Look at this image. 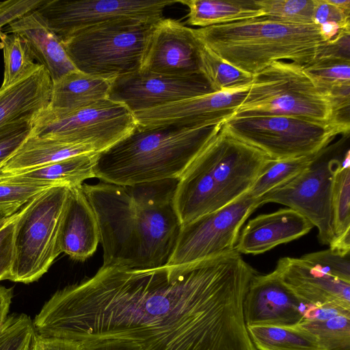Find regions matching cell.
I'll return each mask as SVG.
<instances>
[{
    "label": "cell",
    "instance_id": "cell-1",
    "mask_svg": "<svg viewBox=\"0 0 350 350\" xmlns=\"http://www.w3.org/2000/svg\"><path fill=\"white\" fill-rule=\"evenodd\" d=\"M256 273L237 250L182 267L102 266L53 294L33 325L78 345L118 338L142 350H258L243 314Z\"/></svg>",
    "mask_w": 350,
    "mask_h": 350
},
{
    "label": "cell",
    "instance_id": "cell-2",
    "mask_svg": "<svg viewBox=\"0 0 350 350\" xmlns=\"http://www.w3.org/2000/svg\"><path fill=\"white\" fill-rule=\"evenodd\" d=\"M178 182L81 185L97 219L103 266L148 269L167 264L182 226L173 203Z\"/></svg>",
    "mask_w": 350,
    "mask_h": 350
},
{
    "label": "cell",
    "instance_id": "cell-3",
    "mask_svg": "<svg viewBox=\"0 0 350 350\" xmlns=\"http://www.w3.org/2000/svg\"><path fill=\"white\" fill-rule=\"evenodd\" d=\"M271 160L232 135L223 123L178 179L173 203L181 224L247 193Z\"/></svg>",
    "mask_w": 350,
    "mask_h": 350
},
{
    "label": "cell",
    "instance_id": "cell-4",
    "mask_svg": "<svg viewBox=\"0 0 350 350\" xmlns=\"http://www.w3.org/2000/svg\"><path fill=\"white\" fill-rule=\"evenodd\" d=\"M222 124L155 127L137 124L126 137L97 154L94 178L124 186L179 179Z\"/></svg>",
    "mask_w": 350,
    "mask_h": 350
},
{
    "label": "cell",
    "instance_id": "cell-5",
    "mask_svg": "<svg viewBox=\"0 0 350 350\" xmlns=\"http://www.w3.org/2000/svg\"><path fill=\"white\" fill-rule=\"evenodd\" d=\"M196 38L226 62L256 75L276 61L305 66L326 44L315 24H293L266 16L193 29Z\"/></svg>",
    "mask_w": 350,
    "mask_h": 350
},
{
    "label": "cell",
    "instance_id": "cell-6",
    "mask_svg": "<svg viewBox=\"0 0 350 350\" xmlns=\"http://www.w3.org/2000/svg\"><path fill=\"white\" fill-rule=\"evenodd\" d=\"M155 24L110 21L81 29L61 40L77 70L113 81L141 69Z\"/></svg>",
    "mask_w": 350,
    "mask_h": 350
},
{
    "label": "cell",
    "instance_id": "cell-7",
    "mask_svg": "<svg viewBox=\"0 0 350 350\" xmlns=\"http://www.w3.org/2000/svg\"><path fill=\"white\" fill-rule=\"evenodd\" d=\"M250 114L293 116L323 123L342 122L336 117L328 92L317 85L302 66L286 61L273 62L254 75L234 116Z\"/></svg>",
    "mask_w": 350,
    "mask_h": 350
},
{
    "label": "cell",
    "instance_id": "cell-8",
    "mask_svg": "<svg viewBox=\"0 0 350 350\" xmlns=\"http://www.w3.org/2000/svg\"><path fill=\"white\" fill-rule=\"evenodd\" d=\"M68 191L66 186L50 187L18 212L9 280L24 284L38 280L62 253L58 233Z\"/></svg>",
    "mask_w": 350,
    "mask_h": 350
},
{
    "label": "cell",
    "instance_id": "cell-9",
    "mask_svg": "<svg viewBox=\"0 0 350 350\" xmlns=\"http://www.w3.org/2000/svg\"><path fill=\"white\" fill-rule=\"evenodd\" d=\"M224 126L234 137L273 160L316 154L337 135L349 131L347 123L270 114L233 116Z\"/></svg>",
    "mask_w": 350,
    "mask_h": 350
},
{
    "label": "cell",
    "instance_id": "cell-10",
    "mask_svg": "<svg viewBox=\"0 0 350 350\" xmlns=\"http://www.w3.org/2000/svg\"><path fill=\"white\" fill-rule=\"evenodd\" d=\"M136 125L133 113L124 105L106 98L70 111L48 106L33 120L30 135L88 146L99 153Z\"/></svg>",
    "mask_w": 350,
    "mask_h": 350
},
{
    "label": "cell",
    "instance_id": "cell-11",
    "mask_svg": "<svg viewBox=\"0 0 350 350\" xmlns=\"http://www.w3.org/2000/svg\"><path fill=\"white\" fill-rule=\"evenodd\" d=\"M258 207L257 199L245 193L220 209L182 225L166 265L186 266L233 252L242 225Z\"/></svg>",
    "mask_w": 350,
    "mask_h": 350
},
{
    "label": "cell",
    "instance_id": "cell-12",
    "mask_svg": "<svg viewBox=\"0 0 350 350\" xmlns=\"http://www.w3.org/2000/svg\"><path fill=\"white\" fill-rule=\"evenodd\" d=\"M327 152V147L299 175L257 201L259 206L274 202L297 211L317 227L319 242L329 246L335 239L332 208L333 176L342 158L328 157Z\"/></svg>",
    "mask_w": 350,
    "mask_h": 350
},
{
    "label": "cell",
    "instance_id": "cell-13",
    "mask_svg": "<svg viewBox=\"0 0 350 350\" xmlns=\"http://www.w3.org/2000/svg\"><path fill=\"white\" fill-rule=\"evenodd\" d=\"M180 0H44L36 9L61 39L81 29L119 20L157 23Z\"/></svg>",
    "mask_w": 350,
    "mask_h": 350
},
{
    "label": "cell",
    "instance_id": "cell-14",
    "mask_svg": "<svg viewBox=\"0 0 350 350\" xmlns=\"http://www.w3.org/2000/svg\"><path fill=\"white\" fill-rule=\"evenodd\" d=\"M212 92L201 75L176 77L138 70L115 78L108 98L134 113Z\"/></svg>",
    "mask_w": 350,
    "mask_h": 350
},
{
    "label": "cell",
    "instance_id": "cell-15",
    "mask_svg": "<svg viewBox=\"0 0 350 350\" xmlns=\"http://www.w3.org/2000/svg\"><path fill=\"white\" fill-rule=\"evenodd\" d=\"M252 84V83H251ZM250 85L193 96L133 113L137 125L200 126L222 124L235 115Z\"/></svg>",
    "mask_w": 350,
    "mask_h": 350
},
{
    "label": "cell",
    "instance_id": "cell-16",
    "mask_svg": "<svg viewBox=\"0 0 350 350\" xmlns=\"http://www.w3.org/2000/svg\"><path fill=\"white\" fill-rule=\"evenodd\" d=\"M201 46L193 29L163 18L154 25L139 70L176 77L201 75Z\"/></svg>",
    "mask_w": 350,
    "mask_h": 350
},
{
    "label": "cell",
    "instance_id": "cell-17",
    "mask_svg": "<svg viewBox=\"0 0 350 350\" xmlns=\"http://www.w3.org/2000/svg\"><path fill=\"white\" fill-rule=\"evenodd\" d=\"M308 304L301 301L272 271L252 278L243 301L248 325L294 326Z\"/></svg>",
    "mask_w": 350,
    "mask_h": 350
},
{
    "label": "cell",
    "instance_id": "cell-18",
    "mask_svg": "<svg viewBox=\"0 0 350 350\" xmlns=\"http://www.w3.org/2000/svg\"><path fill=\"white\" fill-rule=\"evenodd\" d=\"M273 272L306 304L350 309V283L323 273L301 257L280 258Z\"/></svg>",
    "mask_w": 350,
    "mask_h": 350
},
{
    "label": "cell",
    "instance_id": "cell-19",
    "mask_svg": "<svg viewBox=\"0 0 350 350\" xmlns=\"http://www.w3.org/2000/svg\"><path fill=\"white\" fill-rule=\"evenodd\" d=\"M81 185L68 187L58 233L61 252L77 260L92 256L100 242L97 219Z\"/></svg>",
    "mask_w": 350,
    "mask_h": 350
},
{
    "label": "cell",
    "instance_id": "cell-20",
    "mask_svg": "<svg viewBox=\"0 0 350 350\" xmlns=\"http://www.w3.org/2000/svg\"><path fill=\"white\" fill-rule=\"evenodd\" d=\"M313 225L290 208L250 219L239 234L235 250L239 254H260L308 234Z\"/></svg>",
    "mask_w": 350,
    "mask_h": 350
},
{
    "label": "cell",
    "instance_id": "cell-21",
    "mask_svg": "<svg viewBox=\"0 0 350 350\" xmlns=\"http://www.w3.org/2000/svg\"><path fill=\"white\" fill-rule=\"evenodd\" d=\"M4 32L17 34L27 42L33 59L46 69L52 81L77 70L61 39L36 10L10 23Z\"/></svg>",
    "mask_w": 350,
    "mask_h": 350
},
{
    "label": "cell",
    "instance_id": "cell-22",
    "mask_svg": "<svg viewBox=\"0 0 350 350\" xmlns=\"http://www.w3.org/2000/svg\"><path fill=\"white\" fill-rule=\"evenodd\" d=\"M52 79L41 66L16 83L0 88V128L33 121L50 103Z\"/></svg>",
    "mask_w": 350,
    "mask_h": 350
},
{
    "label": "cell",
    "instance_id": "cell-23",
    "mask_svg": "<svg viewBox=\"0 0 350 350\" xmlns=\"http://www.w3.org/2000/svg\"><path fill=\"white\" fill-rule=\"evenodd\" d=\"M96 152L73 156L41 167L14 174H0V181L44 185L74 187L94 178Z\"/></svg>",
    "mask_w": 350,
    "mask_h": 350
},
{
    "label": "cell",
    "instance_id": "cell-24",
    "mask_svg": "<svg viewBox=\"0 0 350 350\" xmlns=\"http://www.w3.org/2000/svg\"><path fill=\"white\" fill-rule=\"evenodd\" d=\"M92 152H96L88 146L29 135L1 166L0 174L21 172L73 156Z\"/></svg>",
    "mask_w": 350,
    "mask_h": 350
},
{
    "label": "cell",
    "instance_id": "cell-25",
    "mask_svg": "<svg viewBox=\"0 0 350 350\" xmlns=\"http://www.w3.org/2000/svg\"><path fill=\"white\" fill-rule=\"evenodd\" d=\"M111 82L78 70L70 72L52 81L49 107L70 111L108 98Z\"/></svg>",
    "mask_w": 350,
    "mask_h": 350
},
{
    "label": "cell",
    "instance_id": "cell-26",
    "mask_svg": "<svg viewBox=\"0 0 350 350\" xmlns=\"http://www.w3.org/2000/svg\"><path fill=\"white\" fill-rule=\"evenodd\" d=\"M189 9L187 23L201 27L264 16L256 0H180Z\"/></svg>",
    "mask_w": 350,
    "mask_h": 350
},
{
    "label": "cell",
    "instance_id": "cell-27",
    "mask_svg": "<svg viewBox=\"0 0 350 350\" xmlns=\"http://www.w3.org/2000/svg\"><path fill=\"white\" fill-rule=\"evenodd\" d=\"M332 208L335 239L329 248L350 254V154L347 150L333 176Z\"/></svg>",
    "mask_w": 350,
    "mask_h": 350
},
{
    "label": "cell",
    "instance_id": "cell-28",
    "mask_svg": "<svg viewBox=\"0 0 350 350\" xmlns=\"http://www.w3.org/2000/svg\"><path fill=\"white\" fill-rule=\"evenodd\" d=\"M258 350H323L317 338L297 326L248 325Z\"/></svg>",
    "mask_w": 350,
    "mask_h": 350
},
{
    "label": "cell",
    "instance_id": "cell-29",
    "mask_svg": "<svg viewBox=\"0 0 350 350\" xmlns=\"http://www.w3.org/2000/svg\"><path fill=\"white\" fill-rule=\"evenodd\" d=\"M200 72L213 92L244 87L250 85L254 79L253 75L226 62L202 43L200 50Z\"/></svg>",
    "mask_w": 350,
    "mask_h": 350
},
{
    "label": "cell",
    "instance_id": "cell-30",
    "mask_svg": "<svg viewBox=\"0 0 350 350\" xmlns=\"http://www.w3.org/2000/svg\"><path fill=\"white\" fill-rule=\"evenodd\" d=\"M0 47L3 50L4 72L1 88H6L35 70L34 62L27 42L20 36L0 29Z\"/></svg>",
    "mask_w": 350,
    "mask_h": 350
},
{
    "label": "cell",
    "instance_id": "cell-31",
    "mask_svg": "<svg viewBox=\"0 0 350 350\" xmlns=\"http://www.w3.org/2000/svg\"><path fill=\"white\" fill-rule=\"evenodd\" d=\"M317 154L280 160L271 159L247 193L252 198L257 199L285 185L306 169Z\"/></svg>",
    "mask_w": 350,
    "mask_h": 350
},
{
    "label": "cell",
    "instance_id": "cell-32",
    "mask_svg": "<svg viewBox=\"0 0 350 350\" xmlns=\"http://www.w3.org/2000/svg\"><path fill=\"white\" fill-rule=\"evenodd\" d=\"M295 326L312 334L323 350H350V316L301 320Z\"/></svg>",
    "mask_w": 350,
    "mask_h": 350
},
{
    "label": "cell",
    "instance_id": "cell-33",
    "mask_svg": "<svg viewBox=\"0 0 350 350\" xmlns=\"http://www.w3.org/2000/svg\"><path fill=\"white\" fill-rule=\"evenodd\" d=\"M303 67L315 83L326 91L334 85L350 84V59L321 56Z\"/></svg>",
    "mask_w": 350,
    "mask_h": 350
},
{
    "label": "cell",
    "instance_id": "cell-34",
    "mask_svg": "<svg viewBox=\"0 0 350 350\" xmlns=\"http://www.w3.org/2000/svg\"><path fill=\"white\" fill-rule=\"evenodd\" d=\"M264 16L288 23L314 24V0H256Z\"/></svg>",
    "mask_w": 350,
    "mask_h": 350
},
{
    "label": "cell",
    "instance_id": "cell-35",
    "mask_svg": "<svg viewBox=\"0 0 350 350\" xmlns=\"http://www.w3.org/2000/svg\"><path fill=\"white\" fill-rule=\"evenodd\" d=\"M34 332L33 321L27 314L8 315L0 325V350H28Z\"/></svg>",
    "mask_w": 350,
    "mask_h": 350
},
{
    "label": "cell",
    "instance_id": "cell-36",
    "mask_svg": "<svg viewBox=\"0 0 350 350\" xmlns=\"http://www.w3.org/2000/svg\"><path fill=\"white\" fill-rule=\"evenodd\" d=\"M49 186L0 181V214L10 216Z\"/></svg>",
    "mask_w": 350,
    "mask_h": 350
},
{
    "label": "cell",
    "instance_id": "cell-37",
    "mask_svg": "<svg viewBox=\"0 0 350 350\" xmlns=\"http://www.w3.org/2000/svg\"><path fill=\"white\" fill-rule=\"evenodd\" d=\"M301 258L323 273L350 283V254L344 255L329 248Z\"/></svg>",
    "mask_w": 350,
    "mask_h": 350
},
{
    "label": "cell",
    "instance_id": "cell-38",
    "mask_svg": "<svg viewBox=\"0 0 350 350\" xmlns=\"http://www.w3.org/2000/svg\"><path fill=\"white\" fill-rule=\"evenodd\" d=\"M32 121L19 122L0 128V169L30 135Z\"/></svg>",
    "mask_w": 350,
    "mask_h": 350
},
{
    "label": "cell",
    "instance_id": "cell-39",
    "mask_svg": "<svg viewBox=\"0 0 350 350\" xmlns=\"http://www.w3.org/2000/svg\"><path fill=\"white\" fill-rule=\"evenodd\" d=\"M18 212L0 219V281L9 280L14 260V236Z\"/></svg>",
    "mask_w": 350,
    "mask_h": 350
},
{
    "label": "cell",
    "instance_id": "cell-40",
    "mask_svg": "<svg viewBox=\"0 0 350 350\" xmlns=\"http://www.w3.org/2000/svg\"><path fill=\"white\" fill-rule=\"evenodd\" d=\"M350 11L345 10L329 3L326 0H314L312 23L321 25L334 23L342 27H350Z\"/></svg>",
    "mask_w": 350,
    "mask_h": 350
},
{
    "label": "cell",
    "instance_id": "cell-41",
    "mask_svg": "<svg viewBox=\"0 0 350 350\" xmlns=\"http://www.w3.org/2000/svg\"><path fill=\"white\" fill-rule=\"evenodd\" d=\"M44 0H7L0 2V29L24 14L36 10Z\"/></svg>",
    "mask_w": 350,
    "mask_h": 350
},
{
    "label": "cell",
    "instance_id": "cell-42",
    "mask_svg": "<svg viewBox=\"0 0 350 350\" xmlns=\"http://www.w3.org/2000/svg\"><path fill=\"white\" fill-rule=\"evenodd\" d=\"M28 350H80L75 342L42 336L34 332Z\"/></svg>",
    "mask_w": 350,
    "mask_h": 350
},
{
    "label": "cell",
    "instance_id": "cell-43",
    "mask_svg": "<svg viewBox=\"0 0 350 350\" xmlns=\"http://www.w3.org/2000/svg\"><path fill=\"white\" fill-rule=\"evenodd\" d=\"M339 315L350 316V309L333 304H308L304 312L302 320H325Z\"/></svg>",
    "mask_w": 350,
    "mask_h": 350
},
{
    "label": "cell",
    "instance_id": "cell-44",
    "mask_svg": "<svg viewBox=\"0 0 350 350\" xmlns=\"http://www.w3.org/2000/svg\"><path fill=\"white\" fill-rule=\"evenodd\" d=\"M79 345L80 350H142L133 341L118 338L99 340Z\"/></svg>",
    "mask_w": 350,
    "mask_h": 350
},
{
    "label": "cell",
    "instance_id": "cell-45",
    "mask_svg": "<svg viewBox=\"0 0 350 350\" xmlns=\"http://www.w3.org/2000/svg\"><path fill=\"white\" fill-rule=\"evenodd\" d=\"M12 297V288L0 286V325L8 317Z\"/></svg>",
    "mask_w": 350,
    "mask_h": 350
},
{
    "label": "cell",
    "instance_id": "cell-46",
    "mask_svg": "<svg viewBox=\"0 0 350 350\" xmlns=\"http://www.w3.org/2000/svg\"><path fill=\"white\" fill-rule=\"evenodd\" d=\"M329 3L338 8L350 11V0H326Z\"/></svg>",
    "mask_w": 350,
    "mask_h": 350
},
{
    "label": "cell",
    "instance_id": "cell-47",
    "mask_svg": "<svg viewBox=\"0 0 350 350\" xmlns=\"http://www.w3.org/2000/svg\"><path fill=\"white\" fill-rule=\"evenodd\" d=\"M3 215H2L1 214H0V219H1V218H3Z\"/></svg>",
    "mask_w": 350,
    "mask_h": 350
}]
</instances>
